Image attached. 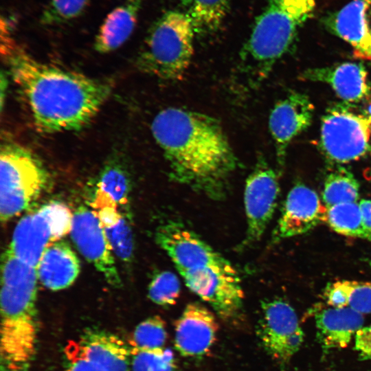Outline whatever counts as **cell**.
Segmentation results:
<instances>
[{
	"instance_id": "obj_7",
	"label": "cell",
	"mask_w": 371,
	"mask_h": 371,
	"mask_svg": "<svg viewBox=\"0 0 371 371\" xmlns=\"http://www.w3.org/2000/svg\"><path fill=\"white\" fill-rule=\"evenodd\" d=\"M47 173L30 150L5 139L0 149V216L6 222L27 207L43 189Z\"/></svg>"
},
{
	"instance_id": "obj_6",
	"label": "cell",
	"mask_w": 371,
	"mask_h": 371,
	"mask_svg": "<svg viewBox=\"0 0 371 371\" xmlns=\"http://www.w3.org/2000/svg\"><path fill=\"white\" fill-rule=\"evenodd\" d=\"M195 34L184 12H165L149 30L138 67L162 80H181L192 60Z\"/></svg>"
},
{
	"instance_id": "obj_26",
	"label": "cell",
	"mask_w": 371,
	"mask_h": 371,
	"mask_svg": "<svg viewBox=\"0 0 371 371\" xmlns=\"http://www.w3.org/2000/svg\"><path fill=\"white\" fill-rule=\"evenodd\" d=\"M96 187L110 195L119 206H126L130 191L126 168L118 159H110L101 170Z\"/></svg>"
},
{
	"instance_id": "obj_18",
	"label": "cell",
	"mask_w": 371,
	"mask_h": 371,
	"mask_svg": "<svg viewBox=\"0 0 371 371\" xmlns=\"http://www.w3.org/2000/svg\"><path fill=\"white\" fill-rule=\"evenodd\" d=\"M78 341L85 356L106 371H130L131 348L117 335L92 330Z\"/></svg>"
},
{
	"instance_id": "obj_12",
	"label": "cell",
	"mask_w": 371,
	"mask_h": 371,
	"mask_svg": "<svg viewBox=\"0 0 371 371\" xmlns=\"http://www.w3.org/2000/svg\"><path fill=\"white\" fill-rule=\"evenodd\" d=\"M71 236L79 251L111 285L119 287L121 279L112 248L95 213L85 207L73 215Z\"/></svg>"
},
{
	"instance_id": "obj_15",
	"label": "cell",
	"mask_w": 371,
	"mask_h": 371,
	"mask_svg": "<svg viewBox=\"0 0 371 371\" xmlns=\"http://www.w3.org/2000/svg\"><path fill=\"white\" fill-rule=\"evenodd\" d=\"M327 207L315 191L297 183L288 194L281 216L273 233L274 241L305 234L325 221Z\"/></svg>"
},
{
	"instance_id": "obj_31",
	"label": "cell",
	"mask_w": 371,
	"mask_h": 371,
	"mask_svg": "<svg viewBox=\"0 0 371 371\" xmlns=\"http://www.w3.org/2000/svg\"><path fill=\"white\" fill-rule=\"evenodd\" d=\"M104 230L114 254L122 261L131 262L134 243L132 228L127 216L124 214L116 225Z\"/></svg>"
},
{
	"instance_id": "obj_25",
	"label": "cell",
	"mask_w": 371,
	"mask_h": 371,
	"mask_svg": "<svg viewBox=\"0 0 371 371\" xmlns=\"http://www.w3.org/2000/svg\"><path fill=\"white\" fill-rule=\"evenodd\" d=\"M359 196V182L348 170L338 167L326 177L322 193L326 207L340 203L357 202Z\"/></svg>"
},
{
	"instance_id": "obj_14",
	"label": "cell",
	"mask_w": 371,
	"mask_h": 371,
	"mask_svg": "<svg viewBox=\"0 0 371 371\" xmlns=\"http://www.w3.org/2000/svg\"><path fill=\"white\" fill-rule=\"evenodd\" d=\"M313 109L306 95L292 92L278 101L271 110L269 126L280 165L284 162L290 142L311 125Z\"/></svg>"
},
{
	"instance_id": "obj_22",
	"label": "cell",
	"mask_w": 371,
	"mask_h": 371,
	"mask_svg": "<svg viewBox=\"0 0 371 371\" xmlns=\"http://www.w3.org/2000/svg\"><path fill=\"white\" fill-rule=\"evenodd\" d=\"M324 294L333 307H348L361 314L371 313V282L337 280L327 284Z\"/></svg>"
},
{
	"instance_id": "obj_20",
	"label": "cell",
	"mask_w": 371,
	"mask_h": 371,
	"mask_svg": "<svg viewBox=\"0 0 371 371\" xmlns=\"http://www.w3.org/2000/svg\"><path fill=\"white\" fill-rule=\"evenodd\" d=\"M38 279L47 289L58 291L69 286L80 272V263L71 247L63 241L50 244L36 267Z\"/></svg>"
},
{
	"instance_id": "obj_36",
	"label": "cell",
	"mask_w": 371,
	"mask_h": 371,
	"mask_svg": "<svg viewBox=\"0 0 371 371\" xmlns=\"http://www.w3.org/2000/svg\"><path fill=\"white\" fill-rule=\"evenodd\" d=\"M8 87V78L6 75L1 71L0 78V95H1V109L3 107V103L5 100V93Z\"/></svg>"
},
{
	"instance_id": "obj_27",
	"label": "cell",
	"mask_w": 371,
	"mask_h": 371,
	"mask_svg": "<svg viewBox=\"0 0 371 371\" xmlns=\"http://www.w3.org/2000/svg\"><path fill=\"white\" fill-rule=\"evenodd\" d=\"M168 334L166 323L159 316L150 317L135 328L130 346L138 350H153L163 349Z\"/></svg>"
},
{
	"instance_id": "obj_9",
	"label": "cell",
	"mask_w": 371,
	"mask_h": 371,
	"mask_svg": "<svg viewBox=\"0 0 371 371\" xmlns=\"http://www.w3.org/2000/svg\"><path fill=\"white\" fill-rule=\"evenodd\" d=\"M73 215L60 202L43 205L19 221L8 248L19 259L36 268L45 249L71 232Z\"/></svg>"
},
{
	"instance_id": "obj_13",
	"label": "cell",
	"mask_w": 371,
	"mask_h": 371,
	"mask_svg": "<svg viewBox=\"0 0 371 371\" xmlns=\"http://www.w3.org/2000/svg\"><path fill=\"white\" fill-rule=\"evenodd\" d=\"M218 324L214 313L197 302L186 305L175 326V347L185 357H201L212 348Z\"/></svg>"
},
{
	"instance_id": "obj_29",
	"label": "cell",
	"mask_w": 371,
	"mask_h": 371,
	"mask_svg": "<svg viewBox=\"0 0 371 371\" xmlns=\"http://www.w3.org/2000/svg\"><path fill=\"white\" fill-rule=\"evenodd\" d=\"M181 284L175 273L164 271L157 273L148 286V297L154 303L164 306L176 304Z\"/></svg>"
},
{
	"instance_id": "obj_16",
	"label": "cell",
	"mask_w": 371,
	"mask_h": 371,
	"mask_svg": "<svg viewBox=\"0 0 371 371\" xmlns=\"http://www.w3.org/2000/svg\"><path fill=\"white\" fill-rule=\"evenodd\" d=\"M304 80L329 85L344 102L357 103L368 99L371 93L368 74L362 64L343 63L329 67L308 69L302 72Z\"/></svg>"
},
{
	"instance_id": "obj_8",
	"label": "cell",
	"mask_w": 371,
	"mask_h": 371,
	"mask_svg": "<svg viewBox=\"0 0 371 371\" xmlns=\"http://www.w3.org/2000/svg\"><path fill=\"white\" fill-rule=\"evenodd\" d=\"M371 121L346 105L328 108L322 117L319 148L330 162L346 164L371 152Z\"/></svg>"
},
{
	"instance_id": "obj_5",
	"label": "cell",
	"mask_w": 371,
	"mask_h": 371,
	"mask_svg": "<svg viewBox=\"0 0 371 371\" xmlns=\"http://www.w3.org/2000/svg\"><path fill=\"white\" fill-rule=\"evenodd\" d=\"M315 6V0H269L243 51L245 68L258 80L265 78L288 51Z\"/></svg>"
},
{
	"instance_id": "obj_19",
	"label": "cell",
	"mask_w": 371,
	"mask_h": 371,
	"mask_svg": "<svg viewBox=\"0 0 371 371\" xmlns=\"http://www.w3.org/2000/svg\"><path fill=\"white\" fill-rule=\"evenodd\" d=\"M365 0H352L325 20L328 29L350 43L356 56L371 60V36L364 21Z\"/></svg>"
},
{
	"instance_id": "obj_32",
	"label": "cell",
	"mask_w": 371,
	"mask_h": 371,
	"mask_svg": "<svg viewBox=\"0 0 371 371\" xmlns=\"http://www.w3.org/2000/svg\"><path fill=\"white\" fill-rule=\"evenodd\" d=\"M64 355L65 371H106L85 356L78 341H69Z\"/></svg>"
},
{
	"instance_id": "obj_21",
	"label": "cell",
	"mask_w": 371,
	"mask_h": 371,
	"mask_svg": "<svg viewBox=\"0 0 371 371\" xmlns=\"http://www.w3.org/2000/svg\"><path fill=\"white\" fill-rule=\"evenodd\" d=\"M142 1L126 0L106 16L95 38L98 52H113L128 40L136 25Z\"/></svg>"
},
{
	"instance_id": "obj_2",
	"label": "cell",
	"mask_w": 371,
	"mask_h": 371,
	"mask_svg": "<svg viewBox=\"0 0 371 371\" xmlns=\"http://www.w3.org/2000/svg\"><path fill=\"white\" fill-rule=\"evenodd\" d=\"M151 131L168 161L172 179L214 200L225 196L237 161L216 119L169 107L156 115Z\"/></svg>"
},
{
	"instance_id": "obj_30",
	"label": "cell",
	"mask_w": 371,
	"mask_h": 371,
	"mask_svg": "<svg viewBox=\"0 0 371 371\" xmlns=\"http://www.w3.org/2000/svg\"><path fill=\"white\" fill-rule=\"evenodd\" d=\"M89 0H50L45 7L40 21L44 25H58L80 16Z\"/></svg>"
},
{
	"instance_id": "obj_34",
	"label": "cell",
	"mask_w": 371,
	"mask_h": 371,
	"mask_svg": "<svg viewBox=\"0 0 371 371\" xmlns=\"http://www.w3.org/2000/svg\"><path fill=\"white\" fill-rule=\"evenodd\" d=\"M366 227L371 232V200L362 199L359 203Z\"/></svg>"
},
{
	"instance_id": "obj_10",
	"label": "cell",
	"mask_w": 371,
	"mask_h": 371,
	"mask_svg": "<svg viewBox=\"0 0 371 371\" xmlns=\"http://www.w3.org/2000/svg\"><path fill=\"white\" fill-rule=\"evenodd\" d=\"M256 334L267 354L282 365L291 359L304 340L295 310L280 298L262 303Z\"/></svg>"
},
{
	"instance_id": "obj_3",
	"label": "cell",
	"mask_w": 371,
	"mask_h": 371,
	"mask_svg": "<svg viewBox=\"0 0 371 371\" xmlns=\"http://www.w3.org/2000/svg\"><path fill=\"white\" fill-rule=\"evenodd\" d=\"M155 240L175 264L186 285L223 320L236 322L242 313L244 293L232 263L181 223L168 221Z\"/></svg>"
},
{
	"instance_id": "obj_33",
	"label": "cell",
	"mask_w": 371,
	"mask_h": 371,
	"mask_svg": "<svg viewBox=\"0 0 371 371\" xmlns=\"http://www.w3.org/2000/svg\"><path fill=\"white\" fill-rule=\"evenodd\" d=\"M355 348L361 359L371 360V324L362 327L356 333Z\"/></svg>"
},
{
	"instance_id": "obj_39",
	"label": "cell",
	"mask_w": 371,
	"mask_h": 371,
	"mask_svg": "<svg viewBox=\"0 0 371 371\" xmlns=\"http://www.w3.org/2000/svg\"><path fill=\"white\" fill-rule=\"evenodd\" d=\"M368 264H369V265H370V267H371V258H370V259L369 260V261H368Z\"/></svg>"
},
{
	"instance_id": "obj_11",
	"label": "cell",
	"mask_w": 371,
	"mask_h": 371,
	"mask_svg": "<svg viewBox=\"0 0 371 371\" xmlns=\"http://www.w3.org/2000/svg\"><path fill=\"white\" fill-rule=\"evenodd\" d=\"M280 192L275 170L261 160L246 180L244 204L247 229L243 245L258 242L274 213Z\"/></svg>"
},
{
	"instance_id": "obj_23",
	"label": "cell",
	"mask_w": 371,
	"mask_h": 371,
	"mask_svg": "<svg viewBox=\"0 0 371 371\" xmlns=\"http://www.w3.org/2000/svg\"><path fill=\"white\" fill-rule=\"evenodd\" d=\"M231 0H181L183 12L199 35L216 32L225 19Z\"/></svg>"
},
{
	"instance_id": "obj_24",
	"label": "cell",
	"mask_w": 371,
	"mask_h": 371,
	"mask_svg": "<svg viewBox=\"0 0 371 371\" xmlns=\"http://www.w3.org/2000/svg\"><path fill=\"white\" fill-rule=\"evenodd\" d=\"M325 221L337 233L371 241V232L365 225L359 204L357 202L328 207Z\"/></svg>"
},
{
	"instance_id": "obj_28",
	"label": "cell",
	"mask_w": 371,
	"mask_h": 371,
	"mask_svg": "<svg viewBox=\"0 0 371 371\" xmlns=\"http://www.w3.org/2000/svg\"><path fill=\"white\" fill-rule=\"evenodd\" d=\"M130 348L132 371H181L169 349L144 350Z\"/></svg>"
},
{
	"instance_id": "obj_38",
	"label": "cell",
	"mask_w": 371,
	"mask_h": 371,
	"mask_svg": "<svg viewBox=\"0 0 371 371\" xmlns=\"http://www.w3.org/2000/svg\"><path fill=\"white\" fill-rule=\"evenodd\" d=\"M366 177L368 179H369L370 181H371V168H370L369 170H368L367 172H366Z\"/></svg>"
},
{
	"instance_id": "obj_1",
	"label": "cell",
	"mask_w": 371,
	"mask_h": 371,
	"mask_svg": "<svg viewBox=\"0 0 371 371\" xmlns=\"http://www.w3.org/2000/svg\"><path fill=\"white\" fill-rule=\"evenodd\" d=\"M1 53L25 98L36 128L46 133L86 126L112 91L109 81L36 60L11 35L1 38Z\"/></svg>"
},
{
	"instance_id": "obj_35",
	"label": "cell",
	"mask_w": 371,
	"mask_h": 371,
	"mask_svg": "<svg viewBox=\"0 0 371 371\" xmlns=\"http://www.w3.org/2000/svg\"><path fill=\"white\" fill-rule=\"evenodd\" d=\"M364 21L366 29L371 36V0H365Z\"/></svg>"
},
{
	"instance_id": "obj_4",
	"label": "cell",
	"mask_w": 371,
	"mask_h": 371,
	"mask_svg": "<svg viewBox=\"0 0 371 371\" xmlns=\"http://www.w3.org/2000/svg\"><path fill=\"white\" fill-rule=\"evenodd\" d=\"M36 268L8 248L1 259V371H30L36 352Z\"/></svg>"
},
{
	"instance_id": "obj_17",
	"label": "cell",
	"mask_w": 371,
	"mask_h": 371,
	"mask_svg": "<svg viewBox=\"0 0 371 371\" xmlns=\"http://www.w3.org/2000/svg\"><path fill=\"white\" fill-rule=\"evenodd\" d=\"M363 314L348 307L322 309L315 314L319 343L324 349L344 348L363 327Z\"/></svg>"
},
{
	"instance_id": "obj_37",
	"label": "cell",
	"mask_w": 371,
	"mask_h": 371,
	"mask_svg": "<svg viewBox=\"0 0 371 371\" xmlns=\"http://www.w3.org/2000/svg\"><path fill=\"white\" fill-rule=\"evenodd\" d=\"M371 121V104H370L367 108L366 110V115Z\"/></svg>"
}]
</instances>
